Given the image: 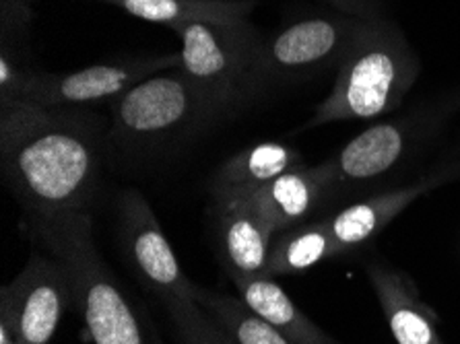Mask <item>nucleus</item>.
Instances as JSON below:
<instances>
[{
    "mask_svg": "<svg viewBox=\"0 0 460 344\" xmlns=\"http://www.w3.org/2000/svg\"><path fill=\"white\" fill-rule=\"evenodd\" d=\"M194 301L234 344H294L267 320L250 310L240 297L197 287Z\"/></svg>",
    "mask_w": 460,
    "mask_h": 344,
    "instance_id": "obj_19",
    "label": "nucleus"
},
{
    "mask_svg": "<svg viewBox=\"0 0 460 344\" xmlns=\"http://www.w3.org/2000/svg\"><path fill=\"white\" fill-rule=\"evenodd\" d=\"M71 305L68 272L48 251L33 254L0 291V320L11 326L21 344H50Z\"/></svg>",
    "mask_w": 460,
    "mask_h": 344,
    "instance_id": "obj_10",
    "label": "nucleus"
},
{
    "mask_svg": "<svg viewBox=\"0 0 460 344\" xmlns=\"http://www.w3.org/2000/svg\"><path fill=\"white\" fill-rule=\"evenodd\" d=\"M450 172L444 170L440 173L429 175L413 184L386 190V192L367 196L364 200L353 202V205L337 210L331 216H324L326 227L331 231L337 256L351 254L369 240H374L382 229H386L411 202L420 196L428 194L429 190L438 188L450 180Z\"/></svg>",
    "mask_w": 460,
    "mask_h": 344,
    "instance_id": "obj_13",
    "label": "nucleus"
},
{
    "mask_svg": "<svg viewBox=\"0 0 460 344\" xmlns=\"http://www.w3.org/2000/svg\"><path fill=\"white\" fill-rule=\"evenodd\" d=\"M33 0H0V13H15V11H31L30 4Z\"/></svg>",
    "mask_w": 460,
    "mask_h": 344,
    "instance_id": "obj_22",
    "label": "nucleus"
},
{
    "mask_svg": "<svg viewBox=\"0 0 460 344\" xmlns=\"http://www.w3.org/2000/svg\"><path fill=\"white\" fill-rule=\"evenodd\" d=\"M332 6V11L345 13V15L359 19H380L385 17L380 0H324Z\"/></svg>",
    "mask_w": 460,
    "mask_h": 344,
    "instance_id": "obj_21",
    "label": "nucleus"
},
{
    "mask_svg": "<svg viewBox=\"0 0 460 344\" xmlns=\"http://www.w3.org/2000/svg\"><path fill=\"white\" fill-rule=\"evenodd\" d=\"M25 229L71 278L73 305L93 344H162L95 245L92 210L25 216Z\"/></svg>",
    "mask_w": 460,
    "mask_h": 344,
    "instance_id": "obj_2",
    "label": "nucleus"
},
{
    "mask_svg": "<svg viewBox=\"0 0 460 344\" xmlns=\"http://www.w3.org/2000/svg\"><path fill=\"white\" fill-rule=\"evenodd\" d=\"M420 73V56L399 25L386 17L364 19L337 66L331 93L316 105L305 126L390 114L407 100Z\"/></svg>",
    "mask_w": 460,
    "mask_h": 344,
    "instance_id": "obj_3",
    "label": "nucleus"
},
{
    "mask_svg": "<svg viewBox=\"0 0 460 344\" xmlns=\"http://www.w3.org/2000/svg\"><path fill=\"white\" fill-rule=\"evenodd\" d=\"M180 68L178 54L130 56V58L100 62L71 73H38L27 76L19 101L44 108L93 110L95 105H111L130 87L164 70Z\"/></svg>",
    "mask_w": 460,
    "mask_h": 344,
    "instance_id": "obj_8",
    "label": "nucleus"
},
{
    "mask_svg": "<svg viewBox=\"0 0 460 344\" xmlns=\"http://www.w3.org/2000/svg\"><path fill=\"white\" fill-rule=\"evenodd\" d=\"M118 235L132 275L162 301L165 310L194 299L197 285L184 275L162 223L135 188L124 190L118 200Z\"/></svg>",
    "mask_w": 460,
    "mask_h": 344,
    "instance_id": "obj_9",
    "label": "nucleus"
},
{
    "mask_svg": "<svg viewBox=\"0 0 460 344\" xmlns=\"http://www.w3.org/2000/svg\"><path fill=\"white\" fill-rule=\"evenodd\" d=\"M145 23L172 27L173 31L197 21L248 19L258 0H103Z\"/></svg>",
    "mask_w": 460,
    "mask_h": 344,
    "instance_id": "obj_17",
    "label": "nucleus"
},
{
    "mask_svg": "<svg viewBox=\"0 0 460 344\" xmlns=\"http://www.w3.org/2000/svg\"><path fill=\"white\" fill-rule=\"evenodd\" d=\"M232 283L243 304L275 326L288 340L294 344H339L299 310L275 277L262 272L254 277L232 278Z\"/></svg>",
    "mask_w": 460,
    "mask_h": 344,
    "instance_id": "obj_15",
    "label": "nucleus"
},
{
    "mask_svg": "<svg viewBox=\"0 0 460 344\" xmlns=\"http://www.w3.org/2000/svg\"><path fill=\"white\" fill-rule=\"evenodd\" d=\"M367 278L396 344H446L438 330L436 313L420 297L407 272L372 262L367 266Z\"/></svg>",
    "mask_w": 460,
    "mask_h": 344,
    "instance_id": "obj_14",
    "label": "nucleus"
},
{
    "mask_svg": "<svg viewBox=\"0 0 460 344\" xmlns=\"http://www.w3.org/2000/svg\"><path fill=\"white\" fill-rule=\"evenodd\" d=\"M364 19L332 11L296 19L264 38L261 68L264 89L310 81L341 65Z\"/></svg>",
    "mask_w": 460,
    "mask_h": 344,
    "instance_id": "obj_6",
    "label": "nucleus"
},
{
    "mask_svg": "<svg viewBox=\"0 0 460 344\" xmlns=\"http://www.w3.org/2000/svg\"><path fill=\"white\" fill-rule=\"evenodd\" d=\"M165 312L172 320L173 344H234L194 299L182 301Z\"/></svg>",
    "mask_w": 460,
    "mask_h": 344,
    "instance_id": "obj_20",
    "label": "nucleus"
},
{
    "mask_svg": "<svg viewBox=\"0 0 460 344\" xmlns=\"http://www.w3.org/2000/svg\"><path fill=\"white\" fill-rule=\"evenodd\" d=\"M460 105V93L446 97L436 105H425L411 111L405 118L367 126L364 132L353 137L339 155L331 159L334 173V196L343 190H353L374 184L399 167L401 161L420 140L440 126Z\"/></svg>",
    "mask_w": 460,
    "mask_h": 344,
    "instance_id": "obj_7",
    "label": "nucleus"
},
{
    "mask_svg": "<svg viewBox=\"0 0 460 344\" xmlns=\"http://www.w3.org/2000/svg\"><path fill=\"white\" fill-rule=\"evenodd\" d=\"M106 126L93 110L0 105V170L25 216L92 210Z\"/></svg>",
    "mask_w": 460,
    "mask_h": 344,
    "instance_id": "obj_1",
    "label": "nucleus"
},
{
    "mask_svg": "<svg viewBox=\"0 0 460 344\" xmlns=\"http://www.w3.org/2000/svg\"><path fill=\"white\" fill-rule=\"evenodd\" d=\"M329 258H337V250H334L326 221H308L273 237L267 260V275H299Z\"/></svg>",
    "mask_w": 460,
    "mask_h": 344,
    "instance_id": "obj_18",
    "label": "nucleus"
},
{
    "mask_svg": "<svg viewBox=\"0 0 460 344\" xmlns=\"http://www.w3.org/2000/svg\"><path fill=\"white\" fill-rule=\"evenodd\" d=\"M0 344H21L19 339H17V334L13 332L11 326L3 320H0Z\"/></svg>",
    "mask_w": 460,
    "mask_h": 344,
    "instance_id": "obj_23",
    "label": "nucleus"
},
{
    "mask_svg": "<svg viewBox=\"0 0 460 344\" xmlns=\"http://www.w3.org/2000/svg\"><path fill=\"white\" fill-rule=\"evenodd\" d=\"M110 140L124 151H149L200 126L215 124L180 68L137 83L110 105Z\"/></svg>",
    "mask_w": 460,
    "mask_h": 344,
    "instance_id": "obj_5",
    "label": "nucleus"
},
{
    "mask_svg": "<svg viewBox=\"0 0 460 344\" xmlns=\"http://www.w3.org/2000/svg\"><path fill=\"white\" fill-rule=\"evenodd\" d=\"M176 33L182 44L180 73L215 122L242 114L267 93L261 68L264 38L250 19L197 21Z\"/></svg>",
    "mask_w": 460,
    "mask_h": 344,
    "instance_id": "obj_4",
    "label": "nucleus"
},
{
    "mask_svg": "<svg viewBox=\"0 0 460 344\" xmlns=\"http://www.w3.org/2000/svg\"><path fill=\"white\" fill-rule=\"evenodd\" d=\"M215 250L227 278L267 272L269 250L277 235L248 192H211Z\"/></svg>",
    "mask_w": 460,
    "mask_h": 344,
    "instance_id": "obj_11",
    "label": "nucleus"
},
{
    "mask_svg": "<svg viewBox=\"0 0 460 344\" xmlns=\"http://www.w3.org/2000/svg\"><path fill=\"white\" fill-rule=\"evenodd\" d=\"M275 234L308 223L316 210L334 196L332 163L296 165L273 181L248 192Z\"/></svg>",
    "mask_w": 460,
    "mask_h": 344,
    "instance_id": "obj_12",
    "label": "nucleus"
},
{
    "mask_svg": "<svg viewBox=\"0 0 460 344\" xmlns=\"http://www.w3.org/2000/svg\"><path fill=\"white\" fill-rule=\"evenodd\" d=\"M302 163V153L294 146L264 140L223 161L211 180V192H252Z\"/></svg>",
    "mask_w": 460,
    "mask_h": 344,
    "instance_id": "obj_16",
    "label": "nucleus"
}]
</instances>
